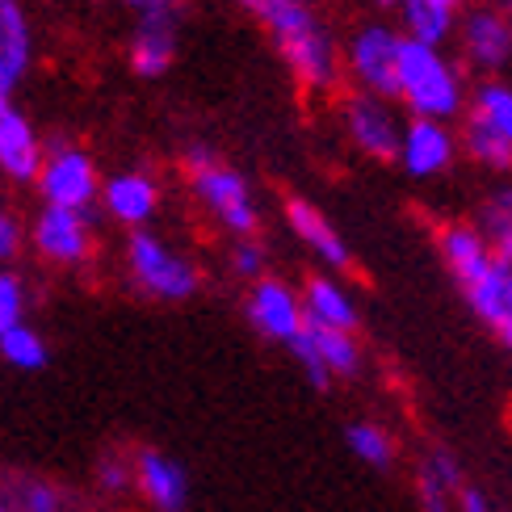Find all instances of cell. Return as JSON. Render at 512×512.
<instances>
[{"label": "cell", "instance_id": "obj_1", "mask_svg": "<svg viewBox=\"0 0 512 512\" xmlns=\"http://www.w3.org/2000/svg\"><path fill=\"white\" fill-rule=\"evenodd\" d=\"M248 13L269 30L277 55L286 59L290 76L311 93H332L345 76V47H336L332 30L298 0H252Z\"/></svg>", "mask_w": 512, "mask_h": 512}, {"label": "cell", "instance_id": "obj_2", "mask_svg": "<svg viewBox=\"0 0 512 512\" xmlns=\"http://www.w3.org/2000/svg\"><path fill=\"white\" fill-rule=\"evenodd\" d=\"M395 101L412 118H437V122L462 118L466 105H471V89H466L462 63L445 55V47L403 38L399 93H395Z\"/></svg>", "mask_w": 512, "mask_h": 512}, {"label": "cell", "instance_id": "obj_3", "mask_svg": "<svg viewBox=\"0 0 512 512\" xmlns=\"http://www.w3.org/2000/svg\"><path fill=\"white\" fill-rule=\"evenodd\" d=\"M462 152L487 173L512 168V80L487 76L471 89V105L462 114Z\"/></svg>", "mask_w": 512, "mask_h": 512}, {"label": "cell", "instance_id": "obj_4", "mask_svg": "<svg viewBox=\"0 0 512 512\" xmlns=\"http://www.w3.org/2000/svg\"><path fill=\"white\" fill-rule=\"evenodd\" d=\"M185 168H189V185H194L198 202L210 210V215H215L236 240H252L256 227H261V210H256L252 189L236 168L223 164L202 143H194L185 152Z\"/></svg>", "mask_w": 512, "mask_h": 512}, {"label": "cell", "instance_id": "obj_5", "mask_svg": "<svg viewBox=\"0 0 512 512\" xmlns=\"http://www.w3.org/2000/svg\"><path fill=\"white\" fill-rule=\"evenodd\" d=\"M126 273H131V282L143 294L164 298V303H185L202 286L194 261L181 256L168 240H160L156 231H143V227L131 231V240H126Z\"/></svg>", "mask_w": 512, "mask_h": 512}, {"label": "cell", "instance_id": "obj_6", "mask_svg": "<svg viewBox=\"0 0 512 512\" xmlns=\"http://www.w3.org/2000/svg\"><path fill=\"white\" fill-rule=\"evenodd\" d=\"M403 38L408 34H399L387 21H366V26L353 30V38L345 42V76L353 80L357 93H374V97L395 101Z\"/></svg>", "mask_w": 512, "mask_h": 512}, {"label": "cell", "instance_id": "obj_7", "mask_svg": "<svg viewBox=\"0 0 512 512\" xmlns=\"http://www.w3.org/2000/svg\"><path fill=\"white\" fill-rule=\"evenodd\" d=\"M38 194H42V206H63V210L89 215L101 198V177L93 156L80 152L76 143H51L47 156H42Z\"/></svg>", "mask_w": 512, "mask_h": 512}, {"label": "cell", "instance_id": "obj_8", "mask_svg": "<svg viewBox=\"0 0 512 512\" xmlns=\"http://www.w3.org/2000/svg\"><path fill=\"white\" fill-rule=\"evenodd\" d=\"M458 55L462 68L487 76H500L512 63V9L500 5H471L458 21Z\"/></svg>", "mask_w": 512, "mask_h": 512}, {"label": "cell", "instance_id": "obj_9", "mask_svg": "<svg viewBox=\"0 0 512 512\" xmlns=\"http://www.w3.org/2000/svg\"><path fill=\"white\" fill-rule=\"evenodd\" d=\"M340 126H345L349 143L357 147L361 156L370 160H399V143H403V126L395 114V105L387 97L374 93H349L340 101Z\"/></svg>", "mask_w": 512, "mask_h": 512}, {"label": "cell", "instance_id": "obj_10", "mask_svg": "<svg viewBox=\"0 0 512 512\" xmlns=\"http://www.w3.org/2000/svg\"><path fill=\"white\" fill-rule=\"evenodd\" d=\"M294 361L303 366V374L311 378V387L324 391L332 378H357L361 374V345L357 332H340V328H319L307 324L303 336L290 345Z\"/></svg>", "mask_w": 512, "mask_h": 512}, {"label": "cell", "instance_id": "obj_11", "mask_svg": "<svg viewBox=\"0 0 512 512\" xmlns=\"http://www.w3.org/2000/svg\"><path fill=\"white\" fill-rule=\"evenodd\" d=\"M30 244L47 265L76 269L93 256V223H89V215H80V210L42 206L30 227Z\"/></svg>", "mask_w": 512, "mask_h": 512}, {"label": "cell", "instance_id": "obj_12", "mask_svg": "<svg viewBox=\"0 0 512 512\" xmlns=\"http://www.w3.org/2000/svg\"><path fill=\"white\" fill-rule=\"evenodd\" d=\"M244 315L265 340H277V345H286V349L307 328L303 294H298L294 286H286V282H277V277H261V282H252V290L244 298Z\"/></svg>", "mask_w": 512, "mask_h": 512}, {"label": "cell", "instance_id": "obj_13", "mask_svg": "<svg viewBox=\"0 0 512 512\" xmlns=\"http://www.w3.org/2000/svg\"><path fill=\"white\" fill-rule=\"evenodd\" d=\"M462 152V139L454 135L450 122L437 118H408L403 126V143H399V168L416 181H433L441 173H450L454 160Z\"/></svg>", "mask_w": 512, "mask_h": 512}, {"label": "cell", "instance_id": "obj_14", "mask_svg": "<svg viewBox=\"0 0 512 512\" xmlns=\"http://www.w3.org/2000/svg\"><path fill=\"white\" fill-rule=\"evenodd\" d=\"M42 156H47V147H42L30 118L21 114L9 89H0V173L17 185H30L42 173Z\"/></svg>", "mask_w": 512, "mask_h": 512}, {"label": "cell", "instance_id": "obj_15", "mask_svg": "<svg viewBox=\"0 0 512 512\" xmlns=\"http://www.w3.org/2000/svg\"><path fill=\"white\" fill-rule=\"evenodd\" d=\"M286 227L294 231V240L303 244L324 269L345 273V269L353 265V252H349L345 236H340L336 223H332L315 202H307V198H286Z\"/></svg>", "mask_w": 512, "mask_h": 512}, {"label": "cell", "instance_id": "obj_16", "mask_svg": "<svg viewBox=\"0 0 512 512\" xmlns=\"http://www.w3.org/2000/svg\"><path fill=\"white\" fill-rule=\"evenodd\" d=\"M437 252H441L445 273L458 282V290H471L479 277L496 265V252H492V244H487V236L479 231V223H466V219L441 223Z\"/></svg>", "mask_w": 512, "mask_h": 512}, {"label": "cell", "instance_id": "obj_17", "mask_svg": "<svg viewBox=\"0 0 512 512\" xmlns=\"http://www.w3.org/2000/svg\"><path fill=\"white\" fill-rule=\"evenodd\" d=\"M462 298H466V307L475 311L479 324L512 353V261H500L496 256V265L487 269L471 290H462Z\"/></svg>", "mask_w": 512, "mask_h": 512}, {"label": "cell", "instance_id": "obj_18", "mask_svg": "<svg viewBox=\"0 0 512 512\" xmlns=\"http://www.w3.org/2000/svg\"><path fill=\"white\" fill-rule=\"evenodd\" d=\"M135 487L156 512H185L189 508V475L177 458L164 450H139L135 454Z\"/></svg>", "mask_w": 512, "mask_h": 512}, {"label": "cell", "instance_id": "obj_19", "mask_svg": "<svg viewBox=\"0 0 512 512\" xmlns=\"http://www.w3.org/2000/svg\"><path fill=\"white\" fill-rule=\"evenodd\" d=\"M177 59V13H139V26L131 38V72L143 80H156L173 68Z\"/></svg>", "mask_w": 512, "mask_h": 512}, {"label": "cell", "instance_id": "obj_20", "mask_svg": "<svg viewBox=\"0 0 512 512\" xmlns=\"http://www.w3.org/2000/svg\"><path fill=\"white\" fill-rule=\"evenodd\" d=\"M101 206L114 223L139 231L160 210V185L147 173H139V168H131V173H114L101 185Z\"/></svg>", "mask_w": 512, "mask_h": 512}, {"label": "cell", "instance_id": "obj_21", "mask_svg": "<svg viewBox=\"0 0 512 512\" xmlns=\"http://www.w3.org/2000/svg\"><path fill=\"white\" fill-rule=\"evenodd\" d=\"M34 63V30L21 0H0V89H17Z\"/></svg>", "mask_w": 512, "mask_h": 512}, {"label": "cell", "instance_id": "obj_22", "mask_svg": "<svg viewBox=\"0 0 512 512\" xmlns=\"http://www.w3.org/2000/svg\"><path fill=\"white\" fill-rule=\"evenodd\" d=\"M462 466L450 450H429L416 466V504L420 512H458L462 496Z\"/></svg>", "mask_w": 512, "mask_h": 512}, {"label": "cell", "instance_id": "obj_23", "mask_svg": "<svg viewBox=\"0 0 512 512\" xmlns=\"http://www.w3.org/2000/svg\"><path fill=\"white\" fill-rule=\"evenodd\" d=\"M303 311H307V324H319V328L357 332V324H361L357 298L345 290V282H336L332 273L307 277V286H303Z\"/></svg>", "mask_w": 512, "mask_h": 512}, {"label": "cell", "instance_id": "obj_24", "mask_svg": "<svg viewBox=\"0 0 512 512\" xmlns=\"http://www.w3.org/2000/svg\"><path fill=\"white\" fill-rule=\"evenodd\" d=\"M399 17H403V34L416 42H433L445 47L458 34V21L466 13V0H399Z\"/></svg>", "mask_w": 512, "mask_h": 512}, {"label": "cell", "instance_id": "obj_25", "mask_svg": "<svg viewBox=\"0 0 512 512\" xmlns=\"http://www.w3.org/2000/svg\"><path fill=\"white\" fill-rule=\"evenodd\" d=\"M475 223L500 261H512V181H500V185L487 189Z\"/></svg>", "mask_w": 512, "mask_h": 512}, {"label": "cell", "instance_id": "obj_26", "mask_svg": "<svg viewBox=\"0 0 512 512\" xmlns=\"http://www.w3.org/2000/svg\"><path fill=\"white\" fill-rule=\"evenodd\" d=\"M345 445L353 450L357 462L374 466V471H387V466H395V437L382 429V424H374V420H353L345 429Z\"/></svg>", "mask_w": 512, "mask_h": 512}, {"label": "cell", "instance_id": "obj_27", "mask_svg": "<svg viewBox=\"0 0 512 512\" xmlns=\"http://www.w3.org/2000/svg\"><path fill=\"white\" fill-rule=\"evenodd\" d=\"M0 357H5L13 370H42L51 361V349H47V336L26 319V324H17L0 336Z\"/></svg>", "mask_w": 512, "mask_h": 512}, {"label": "cell", "instance_id": "obj_28", "mask_svg": "<svg viewBox=\"0 0 512 512\" xmlns=\"http://www.w3.org/2000/svg\"><path fill=\"white\" fill-rule=\"evenodd\" d=\"M26 307H30V294H26V282L0 265V336H5L9 328L26 324Z\"/></svg>", "mask_w": 512, "mask_h": 512}, {"label": "cell", "instance_id": "obj_29", "mask_svg": "<svg viewBox=\"0 0 512 512\" xmlns=\"http://www.w3.org/2000/svg\"><path fill=\"white\" fill-rule=\"evenodd\" d=\"M9 492H13L17 512H63V492H59L55 483L30 479V483H17V487H9Z\"/></svg>", "mask_w": 512, "mask_h": 512}, {"label": "cell", "instance_id": "obj_30", "mask_svg": "<svg viewBox=\"0 0 512 512\" xmlns=\"http://www.w3.org/2000/svg\"><path fill=\"white\" fill-rule=\"evenodd\" d=\"M231 273L240 277V282H261V277H269V256L265 248L256 240H236V248H231Z\"/></svg>", "mask_w": 512, "mask_h": 512}, {"label": "cell", "instance_id": "obj_31", "mask_svg": "<svg viewBox=\"0 0 512 512\" xmlns=\"http://www.w3.org/2000/svg\"><path fill=\"white\" fill-rule=\"evenodd\" d=\"M97 483L101 492L122 496L126 487H135V458H122V454H105L97 462Z\"/></svg>", "mask_w": 512, "mask_h": 512}, {"label": "cell", "instance_id": "obj_32", "mask_svg": "<svg viewBox=\"0 0 512 512\" xmlns=\"http://www.w3.org/2000/svg\"><path fill=\"white\" fill-rule=\"evenodd\" d=\"M21 240H26V231H21V223L9 215L5 206H0V265H9L21 252Z\"/></svg>", "mask_w": 512, "mask_h": 512}, {"label": "cell", "instance_id": "obj_33", "mask_svg": "<svg viewBox=\"0 0 512 512\" xmlns=\"http://www.w3.org/2000/svg\"><path fill=\"white\" fill-rule=\"evenodd\" d=\"M458 512H496V504H492V496H487V492H479V487H462Z\"/></svg>", "mask_w": 512, "mask_h": 512}, {"label": "cell", "instance_id": "obj_34", "mask_svg": "<svg viewBox=\"0 0 512 512\" xmlns=\"http://www.w3.org/2000/svg\"><path fill=\"white\" fill-rule=\"evenodd\" d=\"M122 5H131L135 13H160V9H173V0H122Z\"/></svg>", "mask_w": 512, "mask_h": 512}, {"label": "cell", "instance_id": "obj_35", "mask_svg": "<svg viewBox=\"0 0 512 512\" xmlns=\"http://www.w3.org/2000/svg\"><path fill=\"white\" fill-rule=\"evenodd\" d=\"M0 512H17V504H13V492H9V487H0Z\"/></svg>", "mask_w": 512, "mask_h": 512}, {"label": "cell", "instance_id": "obj_36", "mask_svg": "<svg viewBox=\"0 0 512 512\" xmlns=\"http://www.w3.org/2000/svg\"><path fill=\"white\" fill-rule=\"evenodd\" d=\"M378 5H399V0H378Z\"/></svg>", "mask_w": 512, "mask_h": 512}, {"label": "cell", "instance_id": "obj_37", "mask_svg": "<svg viewBox=\"0 0 512 512\" xmlns=\"http://www.w3.org/2000/svg\"><path fill=\"white\" fill-rule=\"evenodd\" d=\"M240 5H244V9H248V5H252V0H240Z\"/></svg>", "mask_w": 512, "mask_h": 512}, {"label": "cell", "instance_id": "obj_38", "mask_svg": "<svg viewBox=\"0 0 512 512\" xmlns=\"http://www.w3.org/2000/svg\"><path fill=\"white\" fill-rule=\"evenodd\" d=\"M298 5H311V0H298Z\"/></svg>", "mask_w": 512, "mask_h": 512}]
</instances>
